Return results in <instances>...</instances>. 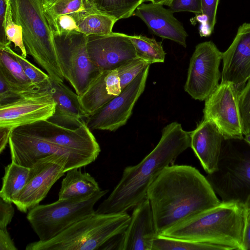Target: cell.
<instances>
[{
  "label": "cell",
  "instance_id": "obj_27",
  "mask_svg": "<svg viewBox=\"0 0 250 250\" xmlns=\"http://www.w3.org/2000/svg\"><path fill=\"white\" fill-rule=\"evenodd\" d=\"M135 49L137 57L145 61L149 64L163 62L166 52L162 42L143 35H128Z\"/></svg>",
  "mask_w": 250,
  "mask_h": 250
},
{
  "label": "cell",
  "instance_id": "obj_14",
  "mask_svg": "<svg viewBox=\"0 0 250 250\" xmlns=\"http://www.w3.org/2000/svg\"><path fill=\"white\" fill-rule=\"evenodd\" d=\"M56 103L46 88L0 104V127L12 129L39 121L49 120Z\"/></svg>",
  "mask_w": 250,
  "mask_h": 250
},
{
  "label": "cell",
  "instance_id": "obj_28",
  "mask_svg": "<svg viewBox=\"0 0 250 250\" xmlns=\"http://www.w3.org/2000/svg\"><path fill=\"white\" fill-rule=\"evenodd\" d=\"M0 74L21 87L29 89H42L32 83L19 62L3 48H0Z\"/></svg>",
  "mask_w": 250,
  "mask_h": 250
},
{
  "label": "cell",
  "instance_id": "obj_2",
  "mask_svg": "<svg viewBox=\"0 0 250 250\" xmlns=\"http://www.w3.org/2000/svg\"><path fill=\"white\" fill-rule=\"evenodd\" d=\"M190 133L176 122L164 127L156 146L139 163L125 167L120 181L95 212H127L146 200L149 186L163 169L190 147Z\"/></svg>",
  "mask_w": 250,
  "mask_h": 250
},
{
  "label": "cell",
  "instance_id": "obj_46",
  "mask_svg": "<svg viewBox=\"0 0 250 250\" xmlns=\"http://www.w3.org/2000/svg\"><path fill=\"white\" fill-rule=\"evenodd\" d=\"M90 1H91V2L93 4V5H94V3H93V2H94V0H90Z\"/></svg>",
  "mask_w": 250,
  "mask_h": 250
},
{
  "label": "cell",
  "instance_id": "obj_4",
  "mask_svg": "<svg viewBox=\"0 0 250 250\" xmlns=\"http://www.w3.org/2000/svg\"><path fill=\"white\" fill-rule=\"evenodd\" d=\"M130 216L127 212L98 213L83 219L47 241L27 245L26 250H94L101 249L122 234Z\"/></svg>",
  "mask_w": 250,
  "mask_h": 250
},
{
  "label": "cell",
  "instance_id": "obj_43",
  "mask_svg": "<svg viewBox=\"0 0 250 250\" xmlns=\"http://www.w3.org/2000/svg\"><path fill=\"white\" fill-rule=\"evenodd\" d=\"M171 0H149L151 2L168 6Z\"/></svg>",
  "mask_w": 250,
  "mask_h": 250
},
{
  "label": "cell",
  "instance_id": "obj_24",
  "mask_svg": "<svg viewBox=\"0 0 250 250\" xmlns=\"http://www.w3.org/2000/svg\"><path fill=\"white\" fill-rule=\"evenodd\" d=\"M45 17L53 32L57 19L69 15L77 21L85 11L95 7L90 0H40Z\"/></svg>",
  "mask_w": 250,
  "mask_h": 250
},
{
  "label": "cell",
  "instance_id": "obj_30",
  "mask_svg": "<svg viewBox=\"0 0 250 250\" xmlns=\"http://www.w3.org/2000/svg\"><path fill=\"white\" fill-rule=\"evenodd\" d=\"M144 2L146 0H94L93 3L97 9L118 21L133 16Z\"/></svg>",
  "mask_w": 250,
  "mask_h": 250
},
{
  "label": "cell",
  "instance_id": "obj_41",
  "mask_svg": "<svg viewBox=\"0 0 250 250\" xmlns=\"http://www.w3.org/2000/svg\"><path fill=\"white\" fill-rule=\"evenodd\" d=\"M245 208V223L243 250H250V207Z\"/></svg>",
  "mask_w": 250,
  "mask_h": 250
},
{
  "label": "cell",
  "instance_id": "obj_9",
  "mask_svg": "<svg viewBox=\"0 0 250 250\" xmlns=\"http://www.w3.org/2000/svg\"><path fill=\"white\" fill-rule=\"evenodd\" d=\"M16 128L21 132L89 158L94 162L101 152L99 144L84 120L80 125L72 128L50 120Z\"/></svg>",
  "mask_w": 250,
  "mask_h": 250
},
{
  "label": "cell",
  "instance_id": "obj_19",
  "mask_svg": "<svg viewBox=\"0 0 250 250\" xmlns=\"http://www.w3.org/2000/svg\"><path fill=\"white\" fill-rule=\"evenodd\" d=\"M173 13L169 9L164 7L162 4L150 2L140 5L133 16L140 18L156 36L171 40L186 47L188 33Z\"/></svg>",
  "mask_w": 250,
  "mask_h": 250
},
{
  "label": "cell",
  "instance_id": "obj_47",
  "mask_svg": "<svg viewBox=\"0 0 250 250\" xmlns=\"http://www.w3.org/2000/svg\"><path fill=\"white\" fill-rule=\"evenodd\" d=\"M146 1H149V0H146Z\"/></svg>",
  "mask_w": 250,
  "mask_h": 250
},
{
  "label": "cell",
  "instance_id": "obj_22",
  "mask_svg": "<svg viewBox=\"0 0 250 250\" xmlns=\"http://www.w3.org/2000/svg\"><path fill=\"white\" fill-rule=\"evenodd\" d=\"M46 88L56 103L55 113L49 120L63 125H80L87 116L81 107L77 94L63 82L51 80Z\"/></svg>",
  "mask_w": 250,
  "mask_h": 250
},
{
  "label": "cell",
  "instance_id": "obj_45",
  "mask_svg": "<svg viewBox=\"0 0 250 250\" xmlns=\"http://www.w3.org/2000/svg\"><path fill=\"white\" fill-rule=\"evenodd\" d=\"M250 78V66L248 71V75H247V79L248 80Z\"/></svg>",
  "mask_w": 250,
  "mask_h": 250
},
{
  "label": "cell",
  "instance_id": "obj_10",
  "mask_svg": "<svg viewBox=\"0 0 250 250\" xmlns=\"http://www.w3.org/2000/svg\"><path fill=\"white\" fill-rule=\"evenodd\" d=\"M221 52L212 41L198 44L190 58L184 89L193 99L205 101L219 85Z\"/></svg>",
  "mask_w": 250,
  "mask_h": 250
},
{
  "label": "cell",
  "instance_id": "obj_17",
  "mask_svg": "<svg viewBox=\"0 0 250 250\" xmlns=\"http://www.w3.org/2000/svg\"><path fill=\"white\" fill-rule=\"evenodd\" d=\"M222 60L221 83H230L240 90L248 81L250 66V22L238 28L231 44L223 52Z\"/></svg>",
  "mask_w": 250,
  "mask_h": 250
},
{
  "label": "cell",
  "instance_id": "obj_29",
  "mask_svg": "<svg viewBox=\"0 0 250 250\" xmlns=\"http://www.w3.org/2000/svg\"><path fill=\"white\" fill-rule=\"evenodd\" d=\"M152 250H228L212 244L177 239L158 234L155 238Z\"/></svg>",
  "mask_w": 250,
  "mask_h": 250
},
{
  "label": "cell",
  "instance_id": "obj_40",
  "mask_svg": "<svg viewBox=\"0 0 250 250\" xmlns=\"http://www.w3.org/2000/svg\"><path fill=\"white\" fill-rule=\"evenodd\" d=\"M7 229H0V250H17Z\"/></svg>",
  "mask_w": 250,
  "mask_h": 250
},
{
  "label": "cell",
  "instance_id": "obj_39",
  "mask_svg": "<svg viewBox=\"0 0 250 250\" xmlns=\"http://www.w3.org/2000/svg\"><path fill=\"white\" fill-rule=\"evenodd\" d=\"M7 0H0V46L5 45L11 42L6 38L4 28V17L6 9Z\"/></svg>",
  "mask_w": 250,
  "mask_h": 250
},
{
  "label": "cell",
  "instance_id": "obj_6",
  "mask_svg": "<svg viewBox=\"0 0 250 250\" xmlns=\"http://www.w3.org/2000/svg\"><path fill=\"white\" fill-rule=\"evenodd\" d=\"M207 178L223 202L250 207V145L243 139L224 140L217 169Z\"/></svg>",
  "mask_w": 250,
  "mask_h": 250
},
{
  "label": "cell",
  "instance_id": "obj_3",
  "mask_svg": "<svg viewBox=\"0 0 250 250\" xmlns=\"http://www.w3.org/2000/svg\"><path fill=\"white\" fill-rule=\"evenodd\" d=\"M245 208L221 201L216 207L166 230L160 235L243 250Z\"/></svg>",
  "mask_w": 250,
  "mask_h": 250
},
{
  "label": "cell",
  "instance_id": "obj_34",
  "mask_svg": "<svg viewBox=\"0 0 250 250\" xmlns=\"http://www.w3.org/2000/svg\"><path fill=\"white\" fill-rule=\"evenodd\" d=\"M148 65L150 64L137 57L118 67L117 69L122 90L127 86Z\"/></svg>",
  "mask_w": 250,
  "mask_h": 250
},
{
  "label": "cell",
  "instance_id": "obj_23",
  "mask_svg": "<svg viewBox=\"0 0 250 250\" xmlns=\"http://www.w3.org/2000/svg\"><path fill=\"white\" fill-rule=\"evenodd\" d=\"M81 168L66 172L62 181L59 199L88 196L102 190L95 178L88 173L82 172Z\"/></svg>",
  "mask_w": 250,
  "mask_h": 250
},
{
  "label": "cell",
  "instance_id": "obj_32",
  "mask_svg": "<svg viewBox=\"0 0 250 250\" xmlns=\"http://www.w3.org/2000/svg\"><path fill=\"white\" fill-rule=\"evenodd\" d=\"M4 28L7 40L13 43L15 48L20 50L21 55L26 58L27 54L23 40L22 28L13 20L10 0H7Z\"/></svg>",
  "mask_w": 250,
  "mask_h": 250
},
{
  "label": "cell",
  "instance_id": "obj_16",
  "mask_svg": "<svg viewBox=\"0 0 250 250\" xmlns=\"http://www.w3.org/2000/svg\"><path fill=\"white\" fill-rule=\"evenodd\" d=\"M87 48L91 61L101 71L117 69L137 58L128 35L124 33L87 36Z\"/></svg>",
  "mask_w": 250,
  "mask_h": 250
},
{
  "label": "cell",
  "instance_id": "obj_7",
  "mask_svg": "<svg viewBox=\"0 0 250 250\" xmlns=\"http://www.w3.org/2000/svg\"><path fill=\"white\" fill-rule=\"evenodd\" d=\"M108 191L102 189L88 196L39 204L27 212V220L39 240H49L73 224L94 214L95 205Z\"/></svg>",
  "mask_w": 250,
  "mask_h": 250
},
{
  "label": "cell",
  "instance_id": "obj_42",
  "mask_svg": "<svg viewBox=\"0 0 250 250\" xmlns=\"http://www.w3.org/2000/svg\"><path fill=\"white\" fill-rule=\"evenodd\" d=\"M12 129L8 127H0V153L5 148L9 142L10 134Z\"/></svg>",
  "mask_w": 250,
  "mask_h": 250
},
{
  "label": "cell",
  "instance_id": "obj_8",
  "mask_svg": "<svg viewBox=\"0 0 250 250\" xmlns=\"http://www.w3.org/2000/svg\"><path fill=\"white\" fill-rule=\"evenodd\" d=\"M87 38V36L81 32L55 36L63 76L79 96L102 71L90 58Z\"/></svg>",
  "mask_w": 250,
  "mask_h": 250
},
{
  "label": "cell",
  "instance_id": "obj_1",
  "mask_svg": "<svg viewBox=\"0 0 250 250\" xmlns=\"http://www.w3.org/2000/svg\"><path fill=\"white\" fill-rule=\"evenodd\" d=\"M147 198L158 234L221 202L207 177L185 165L164 168L149 186Z\"/></svg>",
  "mask_w": 250,
  "mask_h": 250
},
{
  "label": "cell",
  "instance_id": "obj_38",
  "mask_svg": "<svg viewBox=\"0 0 250 250\" xmlns=\"http://www.w3.org/2000/svg\"><path fill=\"white\" fill-rule=\"evenodd\" d=\"M12 203L0 199V229H7V226L13 218L14 208Z\"/></svg>",
  "mask_w": 250,
  "mask_h": 250
},
{
  "label": "cell",
  "instance_id": "obj_15",
  "mask_svg": "<svg viewBox=\"0 0 250 250\" xmlns=\"http://www.w3.org/2000/svg\"><path fill=\"white\" fill-rule=\"evenodd\" d=\"M8 144L12 162L29 168L38 160L53 154L69 157L70 169L82 167L94 162L89 158L21 132L17 128L11 130Z\"/></svg>",
  "mask_w": 250,
  "mask_h": 250
},
{
  "label": "cell",
  "instance_id": "obj_18",
  "mask_svg": "<svg viewBox=\"0 0 250 250\" xmlns=\"http://www.w3.org/2000/svg\"><path fill=\"white\" fill-rule=\"evenodd\" d=\"M158 235L150 202L146 198L133 208L127 227L113 246L118 250H152Z\"/></svg>",
  "mask_w": 250,
  "mask_h": 250
},
{
  "label": "cell",
  "instance_id": "obj_11",
  "mask_svg": "<svg viewBox=\"0 0 250 250\" xmlns=\"http://www.w3.org/2000/svg\"><path fill=\"white\" fill-rule=\"evenodd\" d=\"M70 169V159L66 155L53 154L38 160L30 167L26 185L13 204L20 211L27 213L39 205L53 185Z\"/></svg>",
  "mask_w": 250,
  "mask_h": 250
},
{
  "label": "cell",
  "instance_id": "obj_44",
  "mask_svg": "<svg viewBox=\"0 0 250 250\" xmlns=\"http://www.w3.org/2000/svg\"><path fill=\"white\" fill-rule=\"evenodd\" d=\"M244 140L250 145V133L245 135L244 137Z\"/></svg>",
  "mask_w": 250,
  "mask_h": 250
},
{
  "label": "cell",
  "instance_id": "obj_33",
  "mask_svg": "<svg viewBox=\"0 0 250 250\" xmlns=\"http://www.w3.org/2000/svg\"><path fill=\"white\" fill-rule=\"evenodd\" d=\"M220 0H201V13L195 14L190 20L194 25L200 23L199 28L213 32L216 21V13Z\"/></svg>",
  "mask_w": 250,
  "mask_h": 250
},
{
  "label": "cell",
  "instance_id": "obj_35",
  "mask_svg": "<svg viewBox=\"0 0 250 250\" xmlns=\"http://www.w3.org/2000/svg\"><path fill=\"white\" fill-rule=\"evenodd\" d=\"M238 106L244 135L250 133V78L239 90Z\"/></svg>",
  "mask_w": 250,
  "mask_h": 250
},
{
  "label": "cell",
  "instance_id": "obj_37",
  "mask_svg": "<svg viewBox=\"0 0 250 250\" xmlns=\"http://www.w3.org/2000/svg\"><path fill=\"white\" fill-rule=\"evenodd\" d=\"M168 6L173 13L189 12L195 14L201 13V0H171Z\"/></svg>",
  "mask_w": 250,
  "mask_h": 250
},
{
  "label": "cell",
  "instance_id": "obj_20",
  "mask_svg": "<svg viewBox=\"0 0 250 250\" xmlns=\"http://www.w3.org/2000/svg\"><path fill=\"white\" fill-rule=\"evenodd\" d=\"M224 140L216 125L204 118L191 131L190 147L208 174L217 169Z\"/></svg>",
  "mask_w": 250,
  "mask_h": 250
},
{
  "label": "cell",
  "instance_id": "obj_12",
  "mask_svg": "<svg viewBox=\"0 0 250 250\" xmlns=\"http://www.w3.org/2000/svg\"><path fill=\"white\" fill-rule=\"evenodd\" d=\"M149 66L144 68L119 95L86 118V123L91 130L115 131L126 123L144 91Z\"/></svg>",
  "mask_w": 250,
  "mask_h": 250
},
{
  "label": "cell",
  "instance_id": "obj_25",
  "mask_svg": "<svg viewBox=\"0 0 250 250\" xmlns=\"http://www.w3.org/2000/svg\"><path fill=\"white\" fill-rule=\"evenodd\" d=\"M29 173L30 168L13 162L7 165L2 178L0 197L13 203L26 186Z\"/></svg>",
  "mask_w": 250,
  "mask_h": 250
},
{
  "label": "cell",
  "instance_id": "obj_26",
  "mask_svg": "<svg viewBox=\"0 0 250 250\" xmlns=\"http://www.w3.org/2000/svg\"><path fill=\"white\" fill-rule=\"evenodd\" d=\"M117 21L114 18L92 7L77 21V24L81 33L89 36L112 33Z\"/></svg>",
  "mask_w": 250,
  "mask_h": 250
},
{
  "label": "cell",
  "instance_id": "obj_36",
  "mask_svg": "<svg viewBox=\"0 0 250 250\" xmlns=\"http://www.w3.org/2000/svg\"><path fill=\"white\" fill-rule=\"evenodd\" d=\"M40 90L21 87L0 74V104Z\"/></svg>",
  "mask_w": 250,
  "mask_h": 250
},
{
  "label": "cell",
  "instance_id": "obj_13",
  "mask_svg": "<svg viewBox=\"0 0 250 250\" xmlns=\"http://www.w3.org/2000/svg\"><path fill=\"white\" fill-rule=\"evenodd\" d=\"M239 92L230 83H220L205 100L204 118L216 125L224 140L244 138L238 106Z\"/></svg>",
  "mask_w": 250,
  "mask_h": 250
},
{
  "label": "cell",
  "instance_id": "obj_31",
  "mask_svg": "<svg viewBox=\"0 0 250 250\" xmlns=\"http://www.w3.org/2000/svg\"><path fill=\"white\" fill-rule=\"evenodd\" d=\"M10 43L0 46L11 54L20 63L26 76L32 83L35 86L42 89H45L50 82L49 75L38 67L31 63L25 58L19 55L10 47Z\"/></svg>",
  "mask_w": 250,
  "mask_h": 250
},
{
  "label": "cell",
  "instance_id": "obj_21",
  "mask_svg": "<svg viewBox=\"0 0 250 250\" xmlns=\"http://www.w3.org/2000/svg\"><path fill=\"white\" fill-rule=\"evenodd\" d=\"M121 91L117 69L104 70L92 81L79 96V100L87 117L119 95Z\"/></svg>",
  "mask_w": 250,
  "mask_h": 250
},
{
  "label": "cell",
  "instance_id": "obj_5",
  "mask_svg": "<svg viewBox=\"0 0 250 250\" xmlns=\"http://www.w3.org/2000/svg\"><path fill=\"white\" fill-rule=\"evenodd\" d=\"M12 17L22 28L27 55L53 81L64 80L59 61L55 36L40 0H10Z\"/></svg>",
  "mask_w": 250,
  "mask_h": 250
}]
</instances>
